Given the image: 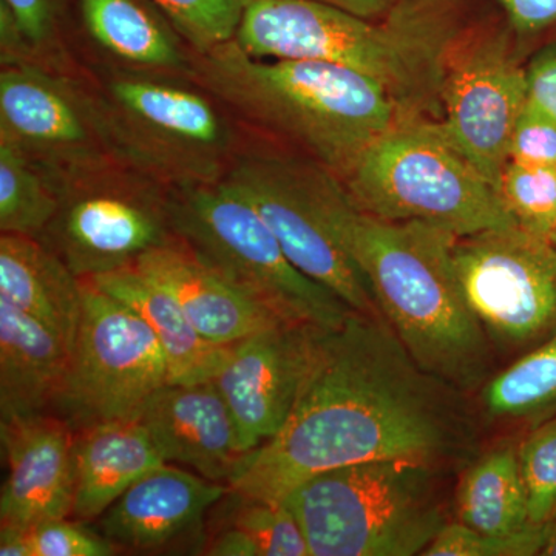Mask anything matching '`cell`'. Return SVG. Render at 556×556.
Segmentation results:
<instances>
[{"label": "cell", "mask_w": 556, "mask_h": 556, "mask_svg": "<svg viewBox=\"0 0 556 556\" xmlns=\"http://www.w3.org/2000/svg\"><path fill=\"white\" fill-rule=\"evenodd\" d=\"M189 79L230 115L299 142L339 178L404 118L375 79L320 61L257 60L236 40L192 54Z\"/></svg>", "instance_id": "277c9868"}, {"label": "cell", "mask_w": 556, "mask_h": 556, "mask_svg": "<svg viewBox=\"0 0 556 556\" xmlns=\"http://www.w3.org/2000/svg\"><path fill=\"white\" fill-rule=\"evenodd\" d=\"M93 87L123 163L170 189L228 175L241 150L230 112L192 79L108 65Z\"/></svg>", "instance_id": "8992f818"}, {"label": "cell", "mask_w": 556, "mask_h": 556, "mask_svg": "<svg viewBox=\"0 0 556 556\" xmlns=\"http://www.w3.org/2000/svg\"><path fill=\"white\" fill-rule=\"evenodd\" d=\"M455 388L409 356L386 318L353 313L321 328L283 428L249 453L229 489L283 501L321 471L369 460L442 467L467 455Z\"/></svg>", "instance_id": "6da1fadb"}, {"label": "cell", "mask_w": 556, "mask_h": 556, "mask_svg": "<svg viewBox=\"0 0 556 556\" xmlns=\"http://www.w3.org/2000/svg\"><path fill=\"white\" fill-rule=\"evenodd\" d=\"M76 431L54 413L0 420L7 478L0 493V526L31 529L72 517L76 489Z\"/></svg>", "instance_id": "2e32d148"}, {"label": "cell", "mask_w": 556, "mask_h": 556, "mask_svg": "<svg viewBox=\"0 0 556 556\" xmlns=\"http://www.w3.org/2000/svg\"><path fill=\"white\" fill-rule=\"evenodd\" d=\"M552 240H554L556 243V230H555L554 237H552Z\"/></svg>", "instance_id": "60d3db41"}, {"label": "cell", "mask_w": 556, "mask_h": 556, "mask_svg": "<svg viewBox=\"0 0 556 556\" xmlns=\"http://www.w3.org/2000/svg\"><path fill=\"white\" fill-rule=\"evenodd\" d=\"M546 526H529L508 535H486L470 527L447 525L424 552L426 556H530L541 554Z\"/></svg>", "instance_id": "1f68e13d"}, {"label": "cell", "mask_w": 556, "mask_h": 556, "mask_svg": "<svg viewBox=\"0 0 556 556\" xmlns=\"http://www.w3.org/2000/svg\"><path fill=\"white\" fill-rule=\"evenodd\" d=\"M51 518L30 529L33 556H112L118 547L83 521Z\"/></svg>", "instance_id": "836d02e7"}, {"label": "cell", "mask_w": 556, "mask_h": 556, "mask_svg": "<svg viewBox=\"0 0 556 556\" xmlns=\"http://www.w3.org/2000/svg\"><path fill=\"white\" fill-rule=\"evenodd\" d=\"M340 179L361 211L388 222L428 223L457 237L517 226L441 121L399 119Z\"/></svg>", "instance_id": "52a82bcc"}, {"label": "cell", "mask_w": 556, "mask_h": 556, "mask_svg": "<svg viewBox=\"0 0 556 556\" xmlns=\"http://www.w3.org/2000/svg\"><path fill=\"white\" fill-rule=\"evenodd\" d=\"M497 193L519 228L552 240L556 230L555 167L508 161Z\"/></svg>", "instance_id": "f1b7e54d"}, {"label": "cell", "mask_w": 556, "mask_h": 556, "mask_svg": "<svg viewBox=\"0 0 556 556\" xmlns=\"http://www.w3.org/2000/svg\"><path fill=\"white\" fill-rule=\"evenodd\" d=\"M79 10L110 65L189 78L193 50L159 9L141 0H79Z\"/></svg>", "instance_id": "44dd1931"}, {"label": "cell", "mask_w": 556, "mask_h": 556, "mask_svg": "<svg viewBox=\"0 0 556 556\" xmlns=\"http://www.w3.org/2000/svg\"><path fill=\"white\" fill-rule=\"evenodd\" d=\"M482 399L500 417L527 416L556 401V334L490 380Z\"/></svg>", "instance_id": "4316f807"}, {"label": "cell", "mask_w": 556, "mask_h": 556, "mask_svg": "<svg viewBox=\"0 0 556 556\" xmlns=\"http://www.w3.org/2000/svg\"><path fill=\"white\" fill-rule=\"evenodd\" d=\"M89 280L144 318L166 354L170 383L212 379L225 365L230 346L204 339L174 295L135 266Z\"/></svg>", "instance_id": "cb8c5ba5"}, {"label": "cell", "mask_w": 556, "mask_h": 556, "mask_svg": "<svg viewBox=\"0 0 556 556\" xmlns=\"http://www.w3.org/2000/svg\"><path fill=\"white\" fill-rule=\"evenodd\" d=\"M320 329L280 324L230 345L225 365L212 380L232 413L244 453L262 447L287 424Z\"/></svg>", "instance_id": "9a60e30c"}, {"label": "cell", "mask_w": 556, "mask_h": 556, "mask_svg": "<svg viewBox=\"0 0 556 556\" xmlns=\"http://www.w3.org/2000/svg\"><path fill=\"white\" fill-rule=\"evenodd\" d=\"M518 456L530 526H546L556 514V420L538 428Z\"/></svg>", "instance_id": "4dcf8cb0"}, {"label": "cell", "mask_w": 556, "mask_h": 556, "mask_svg": "<svg viewBox=\"0 0 556 556\" xmlns=\"http://www.w3.org/2000/svg\"><path fill=\"white\" fill-rule=\"evenodd\" d=\"M527 73V102L556 123V43L530 62Z\"/></svg>", "instance_id": "d590c367"}, {"label": "cell", "mask_w": 556, "mask_h": 556, "mask_svg": "<svg viewBox=\"0 0 556 556\" xmlns=\"http://www.w3.org/2000/svg\"><path fill=\"white\" fill-rule=\"evenodd\" d=\"M229 492L169 463L152 468L98 519L100 532L118 548L156 552L192 536Z\"/></svg>", "instance_id": "ac0fdd59"}, {"label": "cell", "mask_w": 556, "mask_h": 556, "mask_svg": "<svg viewBox=\"0 0 556 556\" xmlns=\"http://www.w3.org/2000/svg\"><path fill=\"white\" fill-rule=\"evenodd\" d=\"M540 555L556 556V514L546 525V540Z\"/></svg>", "instance_id": "ab89813d"}, {"label": "cell", "mask_w": 556, "mask_h": 556, "mask_svg": "<svg viewBox=\"0 0 556 556\" xmlns=\"http://www.w3.org/2000/svg\"><path fill=\"white\" fill-rule=\"evenodd\" d=\"M0 555L33 556L30 529L0 526Z\"/></svg>", "instance_id": "f35d334b"}, {"label": "cell", "mask_w": 556, "mask_h": 556, "mask_svg": "<svg viewBox=\"0 0 556 556\" xmlns=\"http://www.w3.org/2000/svg\"><path fill=\"white\" fill-rule=\"evenodd\" d=\"M519 35L546 30L556 24V0H497Z\"/></svg>", "instance_id": "8d00e7d4"}, {"label": "cell", "mask_w": 556, "mask_h": 556, "mask_svg": "<svg viewBox=\"0 0 556 556\" xmlns=\"http://www.w3.org/2000/svg\"><path fill=\"white\" fill-rule=\"evenodd\" d=\"M9 9L24 42L27 62L54 65L61 58L64 0H0Z\"/></svg>", "instance_id": "d6a6232c"}, {"label": "cell", "mask_w": 556, "mask_h": 556, "mask_svg": "<svg viewBox=\"0 0 556 556\" xmlns=\"http://www.w3.org/2000/svg\"><path fill=\"white\" fill-rule=\"evenodd\" d=\"M60 206V190L22 153L0 142V230L40 239Z\"/></svg>", "instance_id": "484cf974"}, {"label": "cell", "mask_w": 556, "mask_h": 556, "mask_svg": "<svg viewBox=\"0 0 556 556\" xmlns=\"http://www.w3.org/2000/svg\"><path fill=\"white\" fill-rule=\"evenodd\" d=\"M172 222L201 260L281 320L329 329L356 313L295 268L258 212L225 179L172 189Z\"/></svg>", "instance_id": "ba28073f"}, {"label": "cell", "mask_w": 556, "mask_h": 556, "mask_svg": "<svg viewBox=\"0 0 556 556\" xmlns=\"http://www.w3.org/2000/svg\"><path fill=\"white\" fill-rule=\"evenodd\" d=\"M455 268L486 336L518 346L556 328V243L510 226L457 237Z\"/></svg>", "instance_id": "4fadbf2b"}, {"label": "cell", "mask_w": 556, "mask_h": 556, "mask_svg": "<svg viewBox=\"0 0 556 556\" xmlns=\"http://www.w3.org/2000/svg\"><path fill=\"white\" fill-rule=\"evenodd\" d=\"M457 519L486 535H508L530 526L518 453L497 448L467 471L457 490Z\"/></svg>", "instance_id": "d4e9b609"}, {"label": "cell", "mask_w": 556, "mask_h": 556, "mask_svg": "<svg viewBox=\"0 0 556 556\" xmlns=\"http://www.w3.org/2000/svg\"><path fill=\"white\" fill-rule=\"evenodd\" d=\"M452 0H399L367 20L313 0H249L237 30L257 60L320 61L375 79L404 118L442 110L445 64L455 38Z\"/></svg>", "instance_id": "7a4b0ae2"}, {"label": "cell", "mask_w": 556, "mask_h": 556, "mask_svg": "<svg viewBox=\"0 0 556 556\" xmlns=\"http://www.w3.org/2000/svg\"><path fill=\"white\" fill-rule=\"evenodd\" d=\"M439 477L430 464L369 460L321 471L283 501L311 556L424 555L448 525Z\"/></svg>", "instance_id": "5b68a950"}, {"label": "cell", "mask_w": 556, "mask_h": 556, "mask_svg": "<svg viewBox=\"0 0 556 556\" xmlns=\"http://www.w3.org/2000/svg\"><path fill=\"white\" fill-rule=\"evenodd\" d=\"M342 230L380 314L416 364L455 390L478 387L490 371V338L457 277V236L428 223L372 217L351 197Z\"/></svg>", "instance_id": "3957f363"}, {"label": "cell", "mask_w": 556, "mask_h": 556, "mask_svg": "<svg viewBox=\"0 0 556 556\" xmlns=\"http://www.w3.org/2000/svg\"><path fill=\"white\" fill-rule=\"evenodd\" d=\"M441 105L442 127L497 190L527 105V73L504 36L450 50Z\"/></svg>", "instance_id": "5bb4252c"}, {"label": "cell", "mask_w": 556, "mask_h": 556, "mask_svg": "<svg viewBox=\"0 0 556 556\" xmlns=\"http://www.w3.org/2000/svg\"><path fill=\"white\" fill-rule=\"evenodd\" d=\"M0 142L30 160L58 190L119 161L93 84L39 62L2 65Z\"/></svg>", "instance_id": "7c38bea8"}, {"label": "cell", "mask_w": 556, "mask_h": 556, "mask_svg": "<svg viewBox=\"0 0 556 556\" xmlns=\"http://www.w3.org/2000/svg\"><path fill=\"white\" fill-rule=\"evenodd\" d=\"M225 181L254 206L295 268L356 313L382 317L343 237L350 193L338 175L320 163L241 149Z\"/></svg>", "instance_id": "9c48e42d"}, {"label": "cell", "mask_w": 556, "mask_h": 556, "mask_svg": "<svg viewBox=\"0 0 556 556\" xmlns=\"http://www.w3.org/2000/svg\"><path fill=\"white\" fill-rule=\"evenodd\" d=\"M135 268L166 288L190 324L215 345L230 346L263 329L289 324L233 287L178 237L142 255Z\"/></svg>", "instance_id": "d6986e66"}, {"label": "cell", "mask_w": 556, "mask_h": 556, "mask_svg": "<svg viewBox=\"0 0 556 556\" xmlns=\"http://www.w3.org/2000/svg\"><path fill=\"white\" fill-rule=\"evenodd\" d=\"M70 354L60 336L0 299V420L51 413Z\"/></svg>", "instance_id": "ffe728a7"}, {"label": "cell", "mask_w": 556, "mask_h": 556, "mask_svg": "<svg viewBox=\"0 0 556 556\" xmlns=\"http://www.w3.org/2000/svg\"><path fill=\"white\" fill-rule=\"evenodd\" d=\"M510 161L556 169V123L529 102L511 138Z\"/></svg>", "instance_id": "e575fe53"}, {"label": "cell", "mask_w": 556, "mask_h": 556, "mask_svg": "<svg viewBox=\"0 0 556 556\" xmlns=\"http://www.w3.org/2000/svg\"><path fill=\"white\" fill-rule=\"evenodd\" d=\"M219 525L247 533L262 556H311L308 541L287 501H266L229 489Z\"/></svg>", "instance_id": "83f0119b"}, {"label": "cell", "mask_w": 556, "mask_h": 556, "mask_svg": "<svg viewBox=\"0 0 556 556\" xmlns=\"http://www.w3.org/2000/svg\"><path fill=\"white\" fill-rule=\"evenodd\" d=\"M195 53L236 38L249 0H150Z\"/></svg>", "instance_id": "f546056e"}, {"label": "cell", "mask_w": 556, "mask_h": 556, "mask_svg": "<svg viewBox=\"0 0 556 556\" xmlns=\"http://www.w3.org/2000/svg\"><path fill=\"white\" fill-rule=\"evenodd\" d=\"M138 420L166 463L186 464L208 481L229 486L249 455L240 448L232 413L212 379L167 383Z\"/></svg>", "instance_id": "e0dca14e"}, {"label": "cell", "mask_w": 556, "mask_h": 556, "mask_svg": "<svg viewBox=\"0 0 556 556\" xmlns=\"http://www.w3.org/2000/svg\"><path fill=\"white\" fill-rule=\"evenodd\" d=\"M83 281V316L67 375L51 413L73 430L138 420L150 397L170 383L152 328L130 306Z\"/></svg>", "instance_id": "8fae6325"}, {"label": "cell", "mask_w": 556, "mask_h": 556, "mask_svg": "<svg viewBox=\"0 0 556 556\" xmlns=\"http://www.w3.org/2000/svg\"><path fill=\"white\" fill-rule=\"evenodd\" d=\"M0 299L75 345L83 316V281L42 241L0 237Z\"/></svg>", "instance_id": "603a6c76"}, {"label": "cell", "mask_w": 556, "mask_h": 556, "mask_svg": "<svg viewBox=\"0 0 556 556\" xmlns=\"http://www.w3.org/2000/svg\"><path fill=\"white\" fill-rule=\"evenodd\" d=\"M313 2L338 7L367 20H382L397 5L399 0H313Z\"/></svg>", "instance_id": "74e56055"}, {"label": "cell", "mask_w": 556, "mask_h": 556, "mask_svg": "<svg viewBox=\"0 0 556 556\" xmlns=\"http://www.w3.org/2000/svg\"><path fill=\"white\" fill-rule=\"evenodd\" d=\"M177 239L172 189L123 161L70 179L40 237L80 280L131 268Z\"/></svg>", "instance_id": "30bf717a"}, {"label": "cell", "mask_w": 556, "mask_h": 556, "mask_svg": "<svg viewBox=\"0 0 556 556\" xmlns=\"http://www.w3.org/2000/svg\"><path fill=\"white\" fill-rule=\"evenodd\" d=\"M76 489L72 517L97 521L131 484L166 463L139 420L100 424L75 434Z\"/></svg>", "instance_id": "7402d4cb"}]
</instances>
